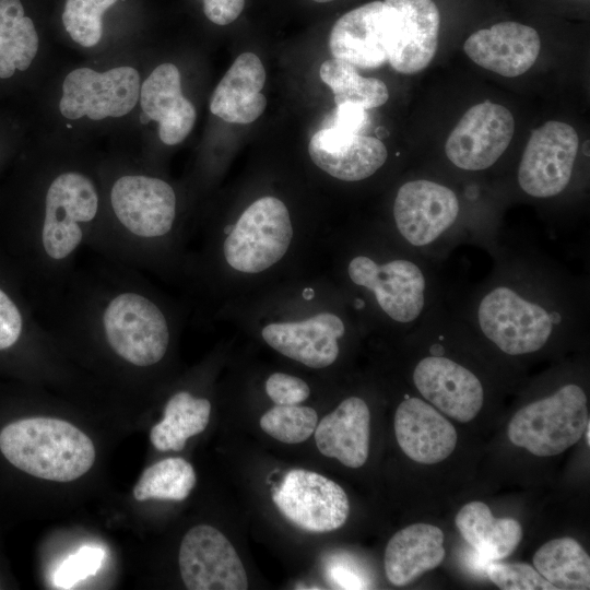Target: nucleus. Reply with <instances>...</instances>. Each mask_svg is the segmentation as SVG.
Masks as SVG:
<instances>
[{"mask_svg":"<svg viewBox=\"0 0 590 590\" xmlns=\"http://www.w3.org/2000/svg\"><path fill=\"white\" fill-rule=\"evenodd\" d=\"M43 179L22 165L0 188V264L36 314L58 296L87 250L102 205L95 179L83 170Z\"/></svg>","mask_w":590,"mask_h":590,"instance_id":"nucleus-1","label":"nucleus"},{"mask_svg":"<svg viewBox=\"0 0 590 590\" xmlns=\"http://www.w3.org/2000/svg\"><path fill=\"white\" fill-rule=\"evenodd\" d=\"M87 252L38 312L40 321L51 335L103 345L137 369L157 365L168 352L172 322L143 272Z\"/></svg>","mask_w":590,"mask_h":590,"instance_id":"nucleus-2","label":"nucleus"},{"mask_svg":"<svg viewBox=\"0 0 590 590\" xmlns=\"http://www.w3.org/2000/svg\"><path fill=\"white\" fill-rule=\"evenodd\" d=\"M107 190L87 250L141 272L155 269L176 226L173 186L155 176L126 173Z\"/></svg>","mask_w":590,"mask_h":590,"instance_id":"nucleus-3","label":"nucleus"},{"mask_svg":"<svg viewBox=\"0 0 590 590\" xmlns=\"http://www.w3.org/2000/svg\"><path fill=\"white\" fill-rule=\"evenodd\" d=\"M0 450L19 470L57 482L79 479L95 461L90 437L69 422L51 417L8 424L0 432Z\"/></svg>","mask_w":590,"mask_h":590,"instance_id":"nucleus-4","label":"nucleus"},{"mask_svg":"<svg viewBox=\"0 0 590 590\" xmlns=\"http://www.w3.org/2000/svg\"><path fill=\"white\" fill-rule=\"evenodd\" d=\"M588 420L587 398L577 385L520 409L508 424V438L538 457L559 455L583 435Z\"/></svg>","mask_w":590,"mask_h":590,"instance_id":"nucleus-5","label":"nucleus"},{"mask_svg":"<svg viewBox=\"0 0 590 590\" xmlns=\"http://www.w3.org/2000/svg\"><path fill=\"white\" fill-rule=\"evenodd\" d=\"M293 225L286 205L266 196L252 202L240 215L223 243L226 263L243 273H259L286 253Z\"/></svg>","mask_w":590,"mask_h":590,"instance_id":"nucleus-6","label":"nucleus"},{"mask_svg":"<svg viewBox=\"0 0 590 590\" xmlns=\"http://www.w3.org/2000/svg\"><path fill=\"white\" fill-rule=\"evenodd\" d=\"M402 23L396 0L373 1L343 14L332 26L329 48L334 58L362 69L388 62Z\"/></svg>","mask_w":590,"mask_h":590,"instance_id":"nucleus-7","label":"nucleus"},{"mask_svg":"<svg viewBox=\"0 0 590 590\" xmlns=\"http://www.w3.org/2000/svg\"><path fill=\"white\" fill-rule=\"evenodd\" d=\"M140 87V75L132 67L105 72L79 68L67 74L62 83L59 110L71 120L83 116L92 120L122 117L137 105Z\"/></svg>","mask_w":590,"mask_h":590,"instance_id":"nucleus-8","label":"nucleus"},{"mask_svg":"<svg viewBox=\"0 0 590 590\" xmlns=\"http://www.w3.org/2000/svg\"><path fill=\"white\" fill-rule=\"evenodd\" d=\"M272 499L288 521L308 532L337 530L350 512L347 495L338 483L304 469L288 471Z\"/></svg>","mask_w":590,"mask_h":590,"instance_id":"nucleus-9","label":"nucleus"},{"mask_svg":"<svg viewBox=\"0 0 590 590\" xmlns=\"http://www.w3.org/2000/svg\"><path fill=\"white\" fill-rule=\"evenodd\" d=\"M480 327L487 339L509 355L540 350L552 332L550 314L508 287H496L479 307Z\"/></svg>","mask_w":590,"mask_h":590,"instance_id":"nucleus-10","label":"nucleus"},{"mask_svg":"<svg viewBox=\"0 0 590 590\" xmlns=\"http://www.w3.org/2000/svg\"><path fill=\"white\" fill-rule=\"evenodd\" d=\"M579 138L568 123L550 120L534 129L518 168L521 189L536 198H548L568 185Z\"/></svg>","mask_w":590,"mask_h":590,"instance_id":"nucleus-11","label":"nucleus"},{"mask_svg":"<svg viewBox=\"0 0 590 590\" xmlns=\"http://www.w3.org/2000/svg\"><path fill=\"white\" fill-rule=\"evenodd\" d=\"M179 570L189 590H246L245 567L228 539L209 524L191 528L179 548Z\"/></svg>","mask_w":590,"mask_h":590,"instance_id":"nucleus-12","label":"nucleus"},{"mask_svg":"<svg viewBox=\"0 0 590 590\" xmlns=\"http://www.w3.org/2000/svg\"><path fill=\"white\" fill-rule=\"evenodd\" d=\"M515 119L506 107L485 101L469 108L447 138L448 160L465 170L492 166L506 151Z\"/></svg>","mask_w":590,"mask_h":590,"instance_id":"nucleus-13","label":"nucleus"},{"mask_svg":"<svg viewBox=\"0 0 590 590\" xmlns=\"http://www.w3.org/2000/svg\"><path fill=\"white\" fill-rule=\"evenodd\" d=\"M347 272L353 283L375 294L381 309L393 320L410 322L422 311L425 278L413 262L399 259L377 264L358 256L351 260Z\"/></svg>","mask_w":590,"mask_h":590,"instance_id":"nucleus-14","label":"nucleus"},{"mask_svg":"<svg viewBox=\"0 0 590 590\" xmlns=\"http://www.w3.org/2000/svg\"><path fill=\"white\" fill-rule=\"evenodd\" d=\"M459 202L446 186L429 180L402 185L393 204V216L400 234L414 246L434 241L457 219Z\"/></svg>","mask_w":590,"mask_h":590,"instance_id":"nucleus-15","label":"nucleus"},{"mask_svg":"<svg viewBox=\"0 0 590 590\" xmlns=\"http://www.w3.org/2000/svg\"><path fill=\"white\" fill-rule=\"evenodd\" d=\"M413 381L420 393L447 416L467 423L483 404V388L465 367L442 356L423 358L414 369Z\"/></svg>","mask_w":590,"mask_h":590,"instance_id":"nucleus-16","label":"nucleus"},{"mask_svg":"<svg viewBox=\"0 0 590 590\" xmlns=\"http://www.w3.org/2000/svg\"><path fill=\"white\" fill-rule=\"evenodd\" d=\"M308 153L316 166L344 181L370 177L388 156L386 145L379 139L333 126L324 127L311 137Z\"/></svg>","mask_w":590,"mask_h":590,"instance_id":"nucleus-17","label":"nucleus"},{"mask_svg":"<svg viewBox=\"0 0 590 590\" xmlns=\"http://www.w3.org/2000/svg\"><path fill=\"white\" fill-rule=\"evenodd\" d=\"M540 49V36L533 27L510 21L474 32L463 45L473 62L507 78L527 72Z\"/></svg>","mask_w":590,"mask_h":590,"instance_id":"nucleus-18","label":"nucleus"},{"mask_svg":"<svg viewBox=\"0 0 590 590\" xmlns=\"http://www.w3.org/2000/svg\"><path fill=\"white\" fill-rule=\"evenodd\" d=\"M344 332V323L337 315L321 312L300 321L269 323L261 335L284 356L308 367L323 368L337 359L338 339Z\"/></svg>","mask_w":590,"mask_h":590,"instance_id":"nucleus-19","label":"nucleus"},{"mask_svg":"<svg viewBox=\"0 0 590 590\" xmlns=\"http://www.w3.org/2000/svg\"><path fill=\"white\" fill-rule=\"evenodd\" d=\"M145 122L158 123V135L166 145L182 142L191 132L197 111L182 95L178 68L173 63L157 66L140 87L139 97Z\"/></svg>","mask_w":590,"mask_h":590,"instance_id":"nucleus-20","label":"nucleus"},{"mask_svg":"<svg viewBox=\"0 0 590 590\" xmlns=\"http://www.w3.org/2000/svg\"><path fill=\"white\" fill-rule=\"evenodd\" d=\"M394 433L402 451L413 461L434 464L456 448L453 425L435 408L417 398L402 401L394 415Z\"/></svg>","mask_w":590,"mask_h":590,"instance_id":"nucleus-21","label":"nucleus"},{"mask_svg":"<svg viewBox=\"0 0 590 590\" xmlns=\"http://www.w3.org/2000/svg\"><path fill=\"white\" fill-rule=\"evenodd\" d=\"M266 76V69L257 55H239L211 96V113L231 123L253 122L267 107V98L261 93Z\"/></svg>","mask_w":590,"mask_h":590,"instance_id":"nucleus-22","label":"nucleus"},{"mask_svg":"<svg viewBox=\"0 0 590 590\" xmlns=\"http://www.w3.org/2000/svg\"><path fill=\"white\" fill-rule=\"evenodd\" d=\"M370 413L366 402L357 397L343 400L326 415L315 429V441L321 455L338 459L357 469L369 452Z\"/></svg>","mask_w":590,"mask_h":590,"instance_id":"nucleus-23","label":"nucleus"},{"mask_svg":"<svg viewBox=\"0 0 590 590\" xmlns=\"http://www.w3.org/2000/svg\"><path fill=\"white\" fill-rule=\"evenodd\" d=\"M402 14L398 42L388 62L398 72L413 74L433 60L437 46L440 15L433 0H396Z\"/></svg>","mask_w":590,"mask_h":590,"instance_id":"nucleus-24","label":"nucleus"},{"mask_svg":"<svg viewBox=\"0 0 590 590\" xmlns=\"http://www.w3.org/2000/svg\"><path fill=\"white\" fill-rule=\"evenodd\" d=\"M446 555L444 533L436 526L414 523L398 531L385 551V571L394 586H405L440 565Z\"/></svg>","mask_w":590,"mask_h":590,"instance_id":"nucleus-25","label":"nucleus"},{"mask_svg":"<svg viewBox=\"0 0 590 590\" xmlns=\"http://www.w3.org/2000/svg\"><path fill=\"white\" fill-rule=\"evenodd\" d=\"M455 522L461 536L488 562L508 557L522 539V528L516 519L494 517L482 502L464 505Z\"/></svg>","mask_w":590,"mask_h":590,"instance_id":"nucleus-26","label":"nucleus"},{"mask_svg":"<svg viewBox=\"0 0 590 590\" xmlns=\"http://www.w3.org/2000/svg\"><path fill=\"white\" fill-rule=\"evenodd\" d=\"M38 48V33L22 1L0 0V84H9L25 73Z\"/></svg>","mask_w":590,"mask_h":590,"instance_id":"nucleus-27","label":"nucleus"},{"mask_svg":"<svg viewBox=\"0 0 590 590\" xmlns=\"http://www.w3.org/2000/svg\"><path fill=\"white\" fill-rule=\"evenodd\" d=\"M211 403L188 391L173 394L164 408V416L150 433L152 445L161 451H180L189 437L202 433L209 424Z\"/></svg>","mask_w":590,"mask_h":590,"instance_id":"nucleus-28","label":"nucleus"},{"mask_svg":"<svg viewBox=\"0 0 590 590\" xmlns=\"http://www.w3.org/2000/svg\"><path fill=\"white\" fill-rule=\"evenodd\" d=\"M533 565L556 590L590 588V557L575 539L546 542L535 552Z\"/></svg>","mask_w":590,"mask_h":590,"instance_id":"nucleus-29","label":"nucleus"},{"mask_svg":"<svg viewBox=\"0 0 590 590\" xmlns=\"http://www.w3.org/2000/svg\"><path fill=\"white\" fill-rule=\"evenodd\" d=\"M319 74L333 92L337 106L350 103L367 110L384 105L389 98L385 82L361 75L347 61L328 59L321 63Z\"/></svg>","mask_w":590,"mask_h":590,"instance_id":"nucleus-30","label":"nucleus"},{"mask_svg":"<svg viewBox=\"0 0 590 590\" xmlns=\"http://www.w3.org/2000/svg\"><path fill=\"white\" fill-rule=\"evenodd\" d=\"M197 482L192 465L185 459L172 457L146 468L133 488L139 502L148 499H186Z\"/></svg>","mask_w":590,"mask_h":590,"instance_id":"nucleus-31","label":"nucleus"},{"mask_svg":"<svg viewBox=\"0 0 590 590\" xmlns=\"http://www.w3.org/2000/svg\"><path fill=\"white\" fill-rule=\"evenodd\" d=\"M259 423L262 430L274 439L299 444L314 434L318 414L309 406L275 404L260 417Z\"/></svg>","mask_w":590,"mask_h":590,"instance_id":"nucleus-32","label":"nucleus"},{"mask_svg":"<svg viewBox=\"0 0 590 590\" xmlns=\"http://www.w3.org/2000/svg\"><path fill=\"white\" fill-rule=\"evenodd\" d=\"M118 0H67L62 22L70 37L83 47H93L103 35V14Z\"/></svg>","mask_w":590,"mask_h":590,"instance_id":"nucleus-33","label":"nucleus"},{"mask_svg":"<svg viewBox=\"0 0 590 590\" xmlns=\"http://www.w3.org/2000/svg\"><path fill=\"white\" fill-rule=\"evenodd\" d=\"M486 575L503 590H556L535 568L526 563L493 560L486 568Z\"/></svg>","mask_w":590,"mask_h":590,"instance_id":"nucleus-34","label":"nucleus"},{"mask_svg":"<svg viewBox=\"0 0 590 590\" xmlns=\"http://www.w3.org/2000/svg\"><path fill=\"white\" fill-rule=\"evenodd\" d=\"M103 559L102 548L82 546L59 564L54 575L55 586L60 589L72 588L83 579L93 576L99 569Z\"/></svg>","mask_w":590,"mask_h":590,"instance_id":"nucleus-35","label":"nucleus"},{"mask_svg":"<svg viewBox=\"0 0 590 590\" xmlns=\"http://www.w3.org/2000/svg\"><path fill=\"white\" fill-rule=\"evenodd\" d=\"M266 391L278 405L299 404L310 394V389L303 379L284 373H274L269 376Z\"/></svg>","mask_w":590,"mask_h":590,"instance_id":"nucleus-36","label":"nucleus"},{"mask_svg":"<svg viewBox=\"0 0 590 590\" xmlns=\"http://www.w3.org/2000/svg\"><path fill=\"white\" fill-rule=\"evenodd\" d=\"M329 581L334 588L364 589L368 588V580L358 567L350 559L333 558L327 569Z\"/></svg>","mask_w":590,"mask_h":590,"instance_id":"nucleus-37","label":"nucleus"},{"mask_svg":"<svg viewBox=\"0 0 590 590\" xmlns=\"http://www.w3.org/2000/svg\"><path fill=\"white\" fill-rule=\"evenodd\" d=\"M205 16L214 24L227 25L243 12L245 0H202Z\"/></svg>","mask_w":590,"mask_h":590,"instance_id":"nucleus-38","label":"nucleus"},{"mask_svg":"<svg viewBox=\"0 0 590 590\" xmlns=\"http://www.w3.org/2000/svg\"><path fill=\"white\" fill-rule=\"evenodd\" d=\"M368 116L366 109L350 103H344L337 106L333 114L332 123L341 130L361 133L364 127L367 126Z\"/></svg>","mask_w":590,"mask_h":590,"instance_id":"nucleus-39","label":"nucleus"},{"mask_svg":"<svg viewBox=\"0 0 590 590\" xmlns=\"http://www.w3.org/2000/svg\"><path fill=\"white\" fill-rule=\"evenodd\" d=\"M430 353L433 356H441L444 354V347L439 344H434L430 347Z\"/></svg>","mask_w":590,"mask_h":590,"instance_id":"nucleus-40","label":"nucleus"},{"mask_svg":"<svg viewBox=\"0 0 590 590\" xmlns=\"http://www.w3.org/2000/svg\"><path fill=\"white\" fill-rule=\"evenodd\" d=\"M2 146V145H0ZM8 150H7V146L5 148H0V170H1V167L3 166V164L5 163L7 161V157H8Z\"/></svg>","mask_w":590,"mask_h":590,"instance_id":"nucleus-41","label":"nucleus"},{"mask_svg":"<svg viewBox=\"0 0 590 590\" xmlns=\"http://www.w3.org/2000/svg\"><path fill=\"white\" fill-rule=\"evenodd\" d=\"M550 317H551L552 323H558L559 320H560V316H559L557 312H555V311L552 312V314L550 315Z\"/></svg>","mask_w":590,"mask_h":590,"instance_id":"nucleus-42","label":"nucleus"},{"mask_svg":"<svg viewBox=\"0 0 590 590\" xmlns=\"http://www.w3.org/2000/svg\"><path fill=\"white\" fill-rule=\"evenodd\" d=\"M585 432H586V441H587V444L589 445V444H590V437H589L590 427H589V422H588L587 425H586Z\"/></svg>","mask_w":590,"mask_h":590,"instance_id":"nucleus-43","label":"nucleus"},{"mask_svg":"<svg viewBox=\"0 0 590 590\" xmlns=\"http://www.w3.org/2000/svg\"><path fill=\"white\" fill-rule=\"evenodd\" d=\"M315 2H319V3H324V2H330V1H333V0H312Z\"/></svg>","mask_w":590,"mask_h":590,"instance_id":"nucleus-44","label":"nucleus"}]
</instances>
